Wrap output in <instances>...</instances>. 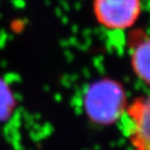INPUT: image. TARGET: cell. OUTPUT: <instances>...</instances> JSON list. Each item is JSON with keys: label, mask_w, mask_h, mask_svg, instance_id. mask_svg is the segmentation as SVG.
<instances>
[{"label": "cell", "mask_w": 150, "mask_h": 150, "mask_svg": "<svg viewBox=\"0 0 150 150\" xmlns=\"http://www.w3.org/2000/svg\"><path fill=\"white\" fill-rule=\"evenodd\" d=\"M127 104L122 85L113 79L95 81L86 90L84 108L89 119L98 125H110L122 116Z\"/></svg>", "instance_id": "cell-1"}, {"label": "cell", "mask_w": 150, "mask_h": 150, "mask_svg": "<svg viewBox=\"0 0 150 150\" xmlns=\"http://www.w3.org/2000/svg\"><path fill=\"white\" fill-rule=\"evenodd\" d=\"M96 19L104 28L124 30L134 25L142 12V0H94Z\"/></svg>", "instance_id": "cell-2"}, {"label": "cell", "mask_w": 150, "mask_h": 150, "mask_svg": "<svg viewBox=\"0 0 150 150\" xmlns=\"http://www.w3.org/2000/svg\"><path fill=\"white\" fill-rule=\"evenodd\" d=\"M149 111L147 98H137L128 108V116L132 124V139L136 150H149L150 148Z\"/></svg>", "instance_id": "cell-3"}, {"label": "cell", "mask_w": 150, "mask_h": 150, "mask_svg": "<svg viewBox=\"0 0 150 150\" xmlns=\"http://www.w3.org/2000/svg\"><path fill=\"white\" fill-rule=\"evenodd\" d=\"M149 39L143 34L136 35L131 47V62L137 78L149 83Z\"/></svg>", "instance_id": "cell-4"}, {"label": "cell", "mask_w": 150, "mask_h": 150, "mask_svg": "<svg viewBox=\"0 0 150 150\" xmlns=\"http://www.w3.org/2000/svg\"><path fill=\"white\" fill-rule=\"evenodd\" d=\"M15 106V100L9 87L0 79V122L11 116Z\"/></svg>", "instance_id": "cell-5"}]
</instances>
